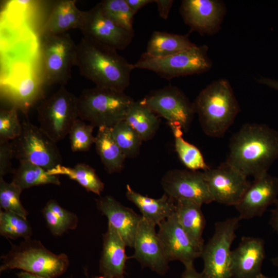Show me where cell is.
<instances>
[{
    "label": "cell",
    "mask_w": 278,
    "mask_h": 278,
    "mask_svg": "<svg viewBox=\"0 0 278 278\" xmlns=\"http://www.w3.org/2000/svg\"><path fill=\"white\" fill-rule=\"evenodd\" d=\"M229 148L225 161L257 179L278 159V131L263 124H246L232 135Z\"/></svg>",
    "instance_id": "cell-1"
},
{
    "label": "cell",
    "mask_w": 278,
    "mask_h": 278,
    "mask_svg": "<svg viewBox=\"0 0 278 278\" xmlns=\"http://www.w3.org/2000/svg\"><path fill=\"white\" fill-rule=\"evenodd\" d=\"M77 65L96 87L124 92L134 69L117 50L83 37L77 45Z\"/></svg>",
    "instance_id": "cell-2"
},
{
    "label": "cell",
    "mask_w": 278,
    "mask_h": 278,
    "mask_svg": "<svg viewBox=\"0 0 278 278\" xmlns=\"http://www.w3.org/2000/svg\"><path fill=\"white\" fill-rule=\"evenodd\" d=\"M193 104L203 132L213 137L224 135L240 111L229 81L223 78L202 89Z\"/></svg>",
    "instance_id": "cell-3"
},
{
    "label": "cell",
    "mask_w": 278,
    "mask_h": 278,
    "mask_svg": "<svg viewBox=\"0 0 278 278\" xmlns=\"http://www.w3.org/2000/svg\"><path fill=\"white\" fill-rule=\"evenodd\" d=\"M0 272L18 269L44 278H56L64 273L69 266L68 256L56 254L38 240L24 239L12 245L10 251L1 256Z\"/></svg>",
    "instance_id": "cell-4"
},
{
    "label": "cell",
    "mask_w": 278,
    "mask_h": 278,
    "mask_svg": "<svg viewBox=\"0 0 278 278\" xmlns=\"http://www.w3.org/2000/svg\"><path fill=\"white\" fill-rule=\"evenodd\" d=\"M79 117L94 127H112L125 120L134 100L124 92L95 86L78 97Z\"/></svg>",
    "instance_id": "cell-5"
},
{
    "label": "cell",
    "mask_w": 278,
    "mask_h": 278,
    "mask_svg": "<svg viewBox=\"0 0 278 278\" xmlns=\"http://www.w3.org/2000/svg\"><path fill=\"white\" fill-rule=\"evenodd\" d=\"M208 50V47L203 45L165 57H152L145 52L133 66L134 68L152 71L167 80L200 74L209 71L212 66Z\"/></svg>",
    "instance_id": "cell-6"
},
{
    "label": "cell",
    "mask_w": 278,
    "mask_h": 278,
    "mask_svg": "<svg viewBox=\"0 0 278 278\" xmlns=\"http://www.w3.org/2000/svg\"><path fill=\"white\" fill-rule=\"evenodd\" d=\"M78 100L77 97L61 86L38 106L39 127L55 142L64 139L79 118Z\"/></svg>",
    "instance_id": "cell-7"
},
{
    "label": "cell",
    "mask_w": 278,
    "mask_h": 278,
    "mask_svg": "<svg viewBox=\"0 0 278 278\" xmlns=\"http://www.w3.org/2000/svg\"><path fill=\"white\" fill-rule=\"evenodd\" d=\"M41 53L44 82L64 86L76 65L77 45L66 32L42 36Z\"/></svg>",
    "instance_id": "cell-8"
},
{
    "label": "cell",
    "mask_w": 278,
    "mask_h": 278,
    "mask_svg": "<svg viewBox=\"0 0 278 278\" xmlns=\"http://www.w3.org/2000/svg\"><path fill=\"white\" fill-rule=\"evenodd\" d=\"M240 220L238 216L215 223L214 233L204 245L201 255L202 272L206 278H232L231 247Z\"/></svg>",
    "instance_id": "cell-9"
},
{
    "label": "cell",
    "mask_w": 278,
    "mask_h": 278,
    "mask_svg": "<svg viewBox=\"0 0 278 278\" xmlns=\"http://www.w3.org/2000/svg\"><path fill=\"white\" fill-rule=\"evenodd\" d=\"M22 125L21 134L11 142L14 158L47 170L61 164L62 157L56 142L29 121H24Z\"/></svg>",
    "instance_id": "cell-10"
},
{
    "label": "cell",
    "mask_w": 278,
    "mask_h": 278,
    "mask_svg": "<svg viewBox=\"0 0 278 278\" xmlns=\"http://www.w3.org/2000/svg\"><path fill=\"white\" fill-rule=\"evenodd\" d=\"M140 101L168 124L180 126L183 132L187 131L196 114L193 102L181 89L171 85L151 91Z\"/></svg>",
    "instance_id": "cell-11"
},
{
    "label": "cell",
    "mask_w": 278,
    "mask_h": 278,
    "mask_svg": "<svg viewBox=\"0 0 278 278\" xmlns=\"http://www.w3.org/2000/svg\"><path fill=\"white\" fill-rule=\"evenodd\" d=\"M79 29L83 37L117 50L126 48L134 36V30L121 28L108 18L99 3L84 11Z\"/></svg>",
    "instance_id": "cell-12"
},
{
    "label": "cell",
    "mask_w": 278,
    "mask_h": 278,
    "mask_svg": "<svg viewBox=\"0 0 278 278\" xmlns=\"http://www.w3.org/2000/svg\"><path fill=\"white\" fill-rule=\"evenodd\" d=\"M213 201L235 206L250 186L247 177L226 161L203 171Z\"/></svg>",
    "instance_id": "cell-13"
},
{
    "label": "cell",
    "mask_w": 278,
    "mask_h": 278,
    "mask_svg": "<svg viewBox=\"0 0 278 278\" xmlns=\"http://www.w3.org/2000/svg\"><path fill=\"white\" fill-rule=\"evenodd\" d=\"M227 9L220 0H183L180 13L190 31L211 36L221 28Z\"/></svg>",
    "instance_id": "cell-14"
},
{
    "label": "cell",
    "mask_w": 278,
    "mask_h": 278,
    "mask_svg": "<svg viewBox=\"0 0 278 278\" xmlns=\"http://www.w3.org/2000/svg\"><path fill=\"white\" fill-rule=\"evenodd\" d=\"M161 184L164 193L175 201L188 199L201 204L213 201L203 171L170 170L162 177Z\"/></svg>",
    "instance_id": "cell-15"
},
{
    "label": "cell",
    "mask_w": 278,
    "mask_h": 278,
    "mask_svg": "<svg viewBox=\"0 0 278 278\" xmlns=\"http://www.w3.org/2000/svg\"><path fill=\"white\" fill-rule=\"evenodd\" d=\"M158 235L168 262L180 261L184 266L201 257L202 248L197 245L178 221L175 212L159 224Z\"/></svg>",
    "instance_id": "cell-16"
},
{
    "label": "cell",
    "mask_w": 278,
    "mask_h": 278,
    "mask_svg": "<svg viewBox=\"0 0 278 278\" xmlns=\"http://www.w3.org/2000/svg\"><path fill=\"white\" fill-rule=\"evenodd\" d=\"M156 225L142 217L136 233L132 258L143 267H148L160 275L165 274L168 263L160 240L155 231Z\"/></svg>",
    "instance_id": "cell-17"
},
{
    "label": "cell",
    "mask_w": 278,
    "mask_h": 278,
    "mask_svg": "<svg viewBox=\"0 0 278 278\" xmlns=\"http://www.w3.org/2000/svg\"><path fill=\"white\" fill-rule=\"evenodd\" d=\"M278 178L268 173L255 179L234 207L241 219L262 216L267 208L278 201Z\"/></svg>",
    "instance_id": "cell-18"
},
{
    "label": "cell",
    "mask_w": 278,
    "mask_h": 278,
    "mask_svg": "<svg viewBox=\"0 0 278 278\" xmlns=\"http://www.w3.org/2000/svg\"><path fill=\"white\" fill-rule=\"evenodd\" d=\"M265 258V244L263 239L242 237L237 247L231 251L232 277L256 278L262 273Z\"/></svg>",
    "instance_id": "cell-19"
},
{
    "label": "cell",
    "mask_w": 278,
    "mask_h": 278,
    "mask_svg": "<svg viewBox=\"0 0 278 278\" xmlns=\"http://www.w3.org/2000/svg\"><path fill=\"white\" fill-rule=\"evenodd\" d=\"M96 203L98 210L107 217L108 223L118 232L126 246L133 248L142 216L125 206L111 196L96 199Z\"/></svg>",
    "instance_id": "cell-20"
},
{
    "label": "cell",
    "mask_w": 278,
    "mask_h": 278,
    "mask_svg": "<svg viewBox=\"0 0 278 278\" xmlns=\"http://www.w3.org/2000/svg\"><path fill=\"white\" fill-rule=\"evenodd\" d=\"M126 245L118 232L108 223L103 234V245L99 260V272L110 278H125L126 262L128 259Z\"/></svg>",
    "instance_id": "cell-21"
},
{
    "label": "cell",
    "mask_w": 278,
    "mask_h": 278,
    "mask_svg": "<svg viewBox=\"0 0 278 278\" xmlns=\"http://www.w3.org/2000/svg\"><path fill=\"white\" fill-rule=\"evenodd\" d=\"M84 11L79 10L76 1L61 0L57 2L43 24L41 36L66 33L72 29H79Z\"/></svg>",
    "instance_id": "cell-22"
},
{
    "label": "cell",
    "mask_w": 278,
    "mask_h": 278,
    "mask_svg": "<svg viewBox=\"0 0 278 278\" xmlns=\"http://www.w3.org/2000/svg\"><path fill=\"white\" fill-rule=\"evenodd\" d=\"M126 196L140 210L142 217L155 225L171 216L176 210V201L164 193L158 199L144 196L127 184Z\"/></svg>",
    "instance_id": "cell-23"
},
{
    "label": "cell",
    "mask_w": 278,
    "mask_h": 278,
    "mask_svg": "<svg viewBox=\"0 0 278 278\" xmlns=\"http://www.w3.org/2000/svg\"><path fill=\"white\" fill-rule=\"evenodd\" d=\"M202 204L188 199L176 200L175 214L178 222L193 241L202 248V237L206 220L201 210Z\"/></svg>",
    "instance_id": "cell-24"
},
{
    "label": "cell",
    "mask_w": 278,
    "mask_h": 278,
    "mask_svg": "<svg viewBox=\"0 0 278 278\" xmlns=\"http://www.w3.org/2000/svg\"><path fill=\"white\" fill-rule=\"evenodd\" d=\"M94 144L107 172L110 174L120 172L124 167L126 158L116 142L111 127L98 128Z\"/></svg>",
    "instance_id": "cell-25"
},
{
    "label": "cell",
    "mask_w": 278,
    "mask_h": 278,
    "mask_svg": "<svg viewBox=\"0 0 278 278\" xmlns=\"http://www.w3.org/2000/svg\"><path fill=\"white\" fill-rule=\"evenodd\" d=\"M197 45L192 42L189 34H178L154 31L146 47L148 55L154 57H165L189 49Z\"/></svg>",
    "instance_id": "cell-26"
},
{
    "label": "cell",
    "mask_w": 278,
    "mask_h": 278,
    "mask_svg": "<svg viewBox=\"0 0 278 278\" xmlns=\"http://www.w3.org/2000/svg\"><path fill=\"white\" fill-rule=\"evenodd\" d=\"M148 106L140 101H134L125 120L137 133L143 141L152 138L160 124V119Z\"/></svg>",
    "instance_id": "cell-27"
},
{
    "label": "cell",
    "mask_w": 278,
    "mask_h": 278,
    "mask_svg": "<svg viewBox=\"0 0 278 278\" xmlns=\"http://www.w3.org/2000/svg\"><path fill=\"white\" fill-rule=\"evenodd\" d=\"M49 174L64 175L77 181L87 191L98 196L103 190L105 185L95 169L85 163H78L73 167L59 164L47 170Z\"/></svg>",
    "instance_id": "cell-28"
},
{
    "label": "cell",
    "mask_w": 278,
    "mask_h": 278,
    "mask_svg": "<svg viewBox=\"0 0 278 278\" xmlns=\"http://www.w3.org/2000/svg\"><path fill=\"white\" fill-rule=\"evenodd\" d=\"M13 173L12 182L22 190L46 184H61L58 176L49 174L43 167L28 162H20Z\"/></svg>",
    "instance_id": "cell-29"
},
{
    "label": "cell",
    "mask_w": 278,
    "mask_h": 278,
    "mask_svg": "<svg viewBox=\"0 0 278 278\" xmlns=\"http://www.w3.org/2000/svg\"><path fill=\"white\" fill-rule=\"evenodd\" d=\"M168 124L173 135L175 151L183 164L191 170L203 171L207 169L210 167L206 163L201 151L184 140L181 127L173 124Z\"/></svg>",
    "instance_id": "cell-30"
},
{
    "label": "cell",
    "mask_w": 278,
    "mask_h": 278,
    "mask_svg": "<svg viewBox=\"0 0 278 278\" xmlns=\"http://www.w3.org/2000/svg\"><path fill=\"white\" fill-rule=\"evenodd\" d=\"M111 129L116 142L126 158H133L137 156L143 140L126 120L117 123Z\"/></svg>",
    "instance_id": "cell-31"
},
{
    "label": "cell",
    "mask_w": 278,
    "mask_h": 278,
    "mask_svg": "<svg viewBox=\"0 0 278 278\" xmlns=\"http://www.w3.org/2000/svg\"><path fill=\"white\" fill-rule=\"evenodd\" d=\"M32 234L31 227L27 219L16 213L1 210V235L12 239L20 237L26 239L31 238Z\"/></svg>",
    "instance_id": "cell-32"
},
{
    "label": "cell",
    "mask_w": 278,
    "mask_h": 278,
    "mask_svg": "<svg viewBox=\"0 0 278 278\" xmlns=\"http://www.w3.org/2000/svg\"><path fill=\"white\" fill-rule=\"evenodd\" d=\"M104 14L118 26L134 30L133 18L135 14L126 0H104L99 3Z\"/></svg>",
    "instance_id": "cell-33"
},
{
    "label": "cell",
    "mask_w": 278,
    "mask_h": 278,
    "mask_svg": "<svg viewBox=\"0 0 278 278\" xmlns=\"http://www.w3.org/2000/svg\"><path fill=\"white\" fill-rule=\"evenodd\" d=\"M23 190L13 182L8 183L0 178V206L1 210L16 213L25 219L28 215L20 200Z\"/></svg>",
    "instance_id": "cell-34"
},
{
    "label": "cell",
    "mask_w": 278,
    "mask_h": 278,
    "mask_svg": "<svg viewBox=\"0 0 278 278\" xmlns=\"http://www.w3.org/2000/svg\"><path fill=\"white\" fill-rule=\"evenodd\" d=\"M94 126L78 119L73 125L68 133L71 150L73 152L87 151L95 143L93 135Z\"/></svg>",
    "instance_id": "cell-35"
},
{
    "label": "cell",
    "mask_w": 278,
    "mask_h": 278,
    "mask_svg": "<svg viewBox=\"0 0 278 278\" xmlns=\"http://www.w3.org/2000/svg\"><path fill=\"white\" fill-rule=\"evenodd\" d=\"M22 125L20 123L16 107L0 111V142L13 141L21 133Z\"/></svg>",
    "instance_id": "cell-36"
},
{
    "label": "cell",
    "mask_w": 278,
    "mask_h": 278,
    "mask_svg": "<svg viewBox=\"0 0 278 278\" xmlns=\"http://www.w3.org/2000/svg\"><path fill=\"white\" fill-rule=\"evenodd\" d=\"M45 205L51 210L68 230H74L77 228L78 219L75 213L64 208L58 204L56 200L54 199L48 201Z\"/></svg>",
    "instance_id": "cell-37"
},
{
    "label": "cell",
    "mask_w": 278,
    "mask_h": 278,
    "mask_svg": "<svg viewBox=\"0 0 278 278\" xmlns=\"http://www.w3.org/2000/svg\"><path fill=\"white\" fill-rule=\"evenodd\" d=\"M14 158L11 142H0V178L9 173H13L12 159Z\"/></svg>",
    "instance_id": "cell-38"
},
{
    "label": "cell",
    "mask_w": 278,
    "mask_h": 278,
    "mask_svg": "<svg viewBox=\"0 0 278 278\" xmlns=\"http://www.w3.org/2000/svg\"><path fill=\"white\" fill-rule=\"evenodd\" d=\"M43 216L51 234L55 236H61L68 230L67 227L56 217L47 206L42 210Z\"/></svg>",
    "instance_id": "cell-39"
},
{
    "label": "cell",
    "mask_w": 278,
    "mask_h": 278,
    "mask_svg": "<svg viewBox=\"0 0 278 278\" xmlns=\"http://www.w3.org/2000/svg\"><path fill=\"white\" fill-rule=\"evenodd\" d=\"M36 89V82L31 76L23 79L18 86V94L23 99L31 96Z\"/></svg>",
    "instance_id": "cell-40"
},
{
    "label": "cell",
    "mask_w": 278,
    "mask_h": 278,
    "mask_svg": "<svg viewBox=\"0 0 278 278\" xmlns=\"http://www.w3.org/2000/svg\"><path fill=\"white\" fill-rule=\"evenodd\" d=\"M154 2L157 5L160 17L164 20H167L173 3V1L155 0Z\"/></svg>",
    "instance_id": "cell-41"
},
{
    "label": "cell",
    "mask_w": 278,
    "mask_h": 278,
    "mask_svg": "<svg viewBox=\"0 0 278 278\" xmlns=\"http://www.w3.org/2000/svg\"><path fill=\"white\" fill-rule=\"evenodd\" d=\"M181 278H206L202 272H197L194 264L189 265L185 266V269L183 271Z\"/></svg>",
    "instance_id": "cell-42"
},
{
    "label": "cell",
    "mask_w": 278,
    "mask_h": 278,
    "mask_svg": "<svg viewBox=\"0 0 278 278\" xmlns=\"http://www.w3.org/2000/svg\"><path fill=\"white\" fill-rule=\"evenodd\" d=\"M126 1L135 14L146 5L154 2V1L152 0H126Z\"/></svg>",
    "instance_id": "cell-43"
},
{
    "label": "cell",
    "mask_w": 278,
    "mask_h": 278,
    "mask_svg": "<svg viewBox=\"0 0 278 278\" xmlns=\"http://www.w3.org/2000/svg\"><path fill=\"white\" fill-rule=\"evenodd\" d=\"M275 204V207L271 211L269 224L275 231L278 232V201Z\"/></svg>",
    "instance_id": "cell-44"
},
{
    "label": "cell",
    "mask_w": 278,
    "mask_h": 278,
    "mask_svg": "<svg viewBox=\"0 0 278 278\" xmlns=\"http://www.w3.org/2000/svg\"><path fill=\"white\" fill-rule=\"evenodd\" d=\"M257 82L261 84L266 86H268L271 88H272L278 91V80L266 78L264 77H260L257 80Z\"/></svg>",
    "instance_id": "cell-45"
},
{
    "label": "cell",
    "mask_w": 278,
    "mask_h": 278,
    "mask_svg": "<svg viewBox=\"0 0 278 278\" xmlns=\"http://www.w3.org/2000/svg\"><path fill=\"white\" fill-rule=\"evenodd\" d=\"M18 278H44L42 276L22 271L17 273Z\"/></svg>",
    "instance_id": "cell-46"
},
{
    "label": "cell",
    "mask_w": 278,
    "mask_h": 278,
    "mask_svg": "<svg viewBox=\"0 0 278 278\" xmlns=\"http://www.w3.org/2000/svg\"><path fill=\"white\" fill-rule=\"evenodd\" d=\"M271 262L275 266L278 267V255L274 258L271 259Z\"/></svg>",
    "instance_id": "cell-47"
},
{
    "label": "cell",
    "mask_w": 278,
    "mask_h": 278,
    "mask_svg": "<svg viewBox=\"0 0 278 278\" xmlns=\"http://www.w3.org/2000/svg\"><path fill=\"white\" fill-rule=\"evenodd\" d=\"M89 278H110V277L101 274L100 275L94 276L89 277Z\"/></svg>",
    "instance_id": "cell-48"
},
{
    "label": "cell",
    "mask_w": 278,
    "mask_h": 278,
    "mask_svg": "<svg viewBox=\"0 0 278 278\" xmlns=\"http://www.w3.org/2000/svg\"><path fill=\"white\" fill-rule=\"evenodd\" d=\"M256 278H274V277H268L267 276H266L264 275L262 273L258 275Z\"/></svg>",
    "instance_id": "cell-49"
},
{
    "label": "cell",
    "mask_w": 278,
    "mask_h": 278,
    "mask_svg": "<svg viewBox=\"0 0 278 278\" xmlns=\"http://www.w3.org/2000/svg\"><path fill=\"white\" fill-rule=\"evenodd\" d=\"M71 278H72V277H71Z\"/></svg>",
    "instance_id": "cell-50"
}]
</instances>
